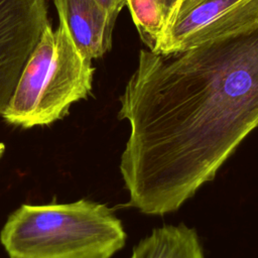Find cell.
<instances>
[{
  "label": "cell",
  "mask_w": 258,
  "mask_h": 258,
  "mask_svg": "<svg viewBox=\"0 0 258 258\" xmlns=\"http://www.w3.org/2000/svg\"><path fill=\"white\" fill-rule=\"evenodd\" d=\"M121 221L106 205H22L7 219L0 241L9 258H111L126 243Z\"/></svg>",
  "instance_id": "2"
},
{
  "label": "cell",
  "mask_w": 258,
  "mask_h": 258,
  "mask_svg": "<svg viewBox=\"0 0 258 258\" xmlns=\"http://www.w3.org/2000/svg\"><path fill=\"white\" fill-rule=\"evenodd\" d=\"M119 101L127 205L177 211L258 127V25L185 50L140 49Z\"/></svg>",
  "instance_id": "1"
},
{
  "label": "cell",
  "mask_w": 258,
  "mask_h": 258,
  "mask_svg": "<svg viewBox=\"0 0 258 258\" xmlns=\"http://www.w3.org/2000/svg\"><path fill=\"white\" fill-rule=\"evenodd\" d=\"M207 0H126L141 41L154 52L164 34Z\"/></svg>",
  "instance_id": "7"
},
{
  "label": "cell",
  "mask_w": 258,
  "mask_h": 258,
  "mask_svg": "<svg viewBox=\"0 0 258 258\" xmlns=\"http://www.w3.org/2000/svg\"><path fill=\"white\" fill-rule=\"evenodd\" d=\"M59 22L68 28L83 55L100 58L112 47L117 17L97 0H53Z\"/></svg>",
  "instance_id": "6"
},
{
  "label": "cell",
  "mask_w": 258,
  "mask_h": 258,
  "mask_svg": "<svg viewBox=\"0 0 258 258\" xmlns=\"http://www.w3.org/2000/svg\"><path fill=\"white\" fill-rule=\"evenodd\" d=\"M95 68L76 46L64 24L44 28L2 114L24 129L50 125L92 92Z\"/></svg>",
  "instance_id": "3"
},
{
  "label": "cell",
  "mask_w": 258,
  "mask_h": 258,
  "mask_svg": "<svg viewBox=\"0 0 258 258\" xmlns=\"http://www.w3.org/2000/svg\"><path fill=\"white\" fill-rule=\"evenodd\" d=\"M4 151H5V145L2 142H0V158L2 157Z\"/></svg>",
  "instance_id": "10"
},
{
  "label": "cell",
  "mask_w": 258,
  "mask_h": 258,
  "mask_svg": "<svg viewBox=\"0 0 258 258\" xmlns=\"http://www.w3.org/2000/svg\"><path fill=\"white\" fill-rule=\"evenodd\" d=\"M258 25V0H207L174 24L155 53L185 50Z\"/></svg>",
  "instance_id": "5"
},
{
  "label": "cell",
  "mask_w": 258,
  "mask_h": 258,
  "mask_svg": "<svg viewBox=\"0 0 258 258\" xmlns=\"http://www.w3.org/2000/svg\"><path fill=\"white\" fill-rule=\"evenodd\" d=\"M130 258H206L195 229L185 224L152 230L132 250Z\"/></svg>",
  "instance_id": "8"
},
{
  "label": "cell",
  "mask_w": 258,
  "mask_h": 258,
  "mask_svg": "<svg viewBox=\"0 0 258 258\" xmlns=\"http://www.w3.org/2000/svg\"><path fill=\"white\" fill-rule=\"evenodd\" d=\"M49 0H0V114L49 22Z\"/></svg>",
  "instance_id": "4"
},
{
  "label": "cell",
  "mask_w": 258,
  "mask_h": 258,
  "mask_svg": "<svg viewBox=\"0 0 258 258\" xmlns=\"http://www.w3.org/2000/svg\"><path fill=\"white\" fill-rule=\"evenodd\" d=\"M110 14L118 17L120 11L126 6V0H97Z\"/></svg>",
  "instance_id": "9"
}]
</instances>
